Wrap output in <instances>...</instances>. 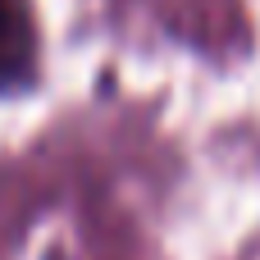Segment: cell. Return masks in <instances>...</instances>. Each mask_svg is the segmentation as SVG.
Returning <instances> with one entry per match:
<instances>
[{
  "label": "cell",
  "mask_w": 260,
  "mask_h": 260,
  "mask_svg": "<svg viewBox=\"0 0 260 260\" xmlns=\"http://www.w3.org/2000/svg\"><path fill=\"white\" fill-rule=\"evenodd\" d=\"M37 32L27 0H0V91H14L32 78Z\"/></svg>",
  "instance_id": "6da1fadb"
}]
</instances>
